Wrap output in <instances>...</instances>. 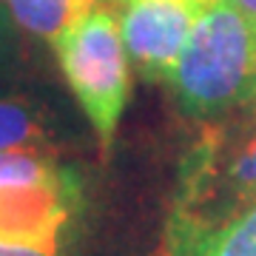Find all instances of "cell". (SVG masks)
<instances>
[{"mask_svg": "<svg viewBox=\"0 0 256 256\" xmlns=\"http://www.w3.org/2000/svg\"><path fill=\"white\" fill-rule=\"evenodd\" d=\"M165 86L182 114L205 122L256 102V20L234 0H210Z\"/></svg>", "mask_w": 256, "mask_h": 256, "instance_id": "6da1fadb", "label": "cell"}, {"mask_svg": "<svg viewBox=\"0 0 256 256\" xmlns=\"http://www.w3.org/2000/svg\"><path fill=\"white\" fill-rule=\"evenodd\" d=\"M86 208V176L52 148L0 154V242L66 254Z\"/></svg>", "mask_w": 256, "mask_h": 256, "instance_id": "7a4b0ae2", "label": "cell"}, {"mask_svg": "<svg viewBox=\"0 0 256 256\" xmlns=\"http://www.w3.org/2000/svg\"><path fill=\"white\" fill-rule=\"evenodd\" d=\"M214 120L180 162L168 220L214 222L256 205V102Z\"/></svg>", "mask_w": 256, "mask_h": 256, "instance_id": "3957f363", "label": "cell"}, {"mask_svg": "<svg viewBox=\"0 0 256 256\" xmlns=\"http://www.w3.org/2000/svg\"><path fill=\"white\" fill-rule=\"evenodd\" d=\"M66 86L88 120L106 156L114 148L131 88V57L122 43L117 12L100 3L52 40Z\"/></svg>", "mask_w": 256, "mask_h": 256, "instance_id": "277c9868", "label": "cell"}, {"mask_svg": "<svg viewBox=\"0 0 256 256\" xmlns=\"http://www.w3.org/2000/svg\"><path fill=\"white\" fill-rule=\"evenodd\" d=\"M117 12L122 43L146 80L165 82L210 0H106Z\"/></svg>", "mask_w": 256, "mask_h": 256, "instance_id": "5b68a950", "label": "cell"}, {"mask_svg": "<svg viewBox=\"0 0 256 256\" xmlns=\"http://www.w3.org/2000/svg\"><path fill=\"white\" fill-rule=\"evenodd\" d=\"M156 256H256V205L225 220H168Z\"/></svg>", "mask_w": 256, "mask_h": 256, "instance_id": "8992f818", "label": "cell"}, {"mask_svg": "<svg viewBox=\"0 0 256 256\" xmlns=\"http://www.w3.org/2000/svg\"><path fill=\"white\" fill-rule=\"evenodd\" d=\"M48 111L28 94H0V154L12 148H48Z\"/></svg>", "mask_w": 256, "mask_h": 256, "instance_id": "52a82bcc", "label": "cell"}, {"mask_svg": "<svg viewBox=\"0 0 256 256\" xmlns=\"http://www.w3.org/2000/svg\"><path fill=\"white\" fill-rule=\"evenodd\" d=\"M3 3L26 34L46 40L52 46V40L63 28H68L80 14L106 0H3Z\"/></svg>", "mask_w": 256, "mask_h": 256, "instance_id": "ba28073f", "label": "cell"}, {"mask_svg": "<svg viewBox=\"0 0 256 256\" xmlns=\"http://www.w3.org/2000/svg\"><path fill=\"white\" fill-rule=\"evenodd\" d=\"M18 23L12 18V12L6 9V3L0 0V72L9 66L12 54H14V43H18Z\"/></svg>", "mask_w": 256, "mask_h": 256, "instance_id": "9c48e42d", "label": "cell"}, {"mask_svg": "<svg viewBox=\"0 0 256 256\" xmlns=\"http://www.w3.org/2000/svg\"><path fill=\"white\" fill-rule=\"evenodd\" d=\"M0 256H63V254H48V250L18 248V245H3V242H0Z\"/></svg>", "mask_w": 256, "mask_h": 256, "instance_id": "30bf717a", "label": "cell"}, {"mask_svg": "<svg viewBox=\"0 0 256 256\" xmlns=\"http://www.w3.org/2000/svg\"><path fill=\"white\" fill-rule=\"evenodd\" d=\"M234 3H236L239 9L245 12L248 18H254V20H256V0H234Z\"/></svg>", "mask_w": 256, "mask_h": 256, "instance_id": "8fae6325", "label": "cell"}]
</instances>
